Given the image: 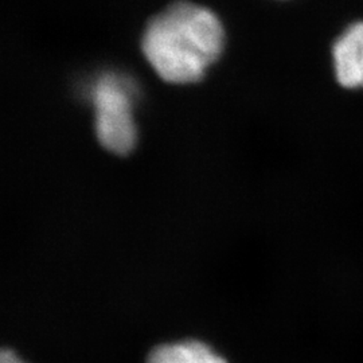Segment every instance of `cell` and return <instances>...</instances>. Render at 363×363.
Wrapping results in <instances>:
<instances>
[{
    "label": "cell",
    "mask_w": 363,
    "mask_h": 363,
    "mask_svg": "<svg viewBox=\"0 0 363 363\" xmlns=\"http://www.w3.org/2000/svg\"><path fill=\"white\" fill-rule=\"evenodd\" d=\"M0 363H25L23 361H21L13 351L3 350L1 351V355H0Z\"/></svg>",
    "instance_id": "5"
},
{
    "label": "cell",
    "mask_w": 363,
    "mask_h": 363,
    "mask_svg": "<svg viewBox=\"0 0 363 363\" xmlns=\"http://www.w3.org/2000/svg\"><path fill=\"white\" fill-rule=\"evenodd\" d=\"M148 363H228L208 346L189 340L163 345L151 352Z\"/></svg>",
    "instance_id": "4"
},
{
    "label": "cell",
    "mask_w": 363,
    "mask_h": 363,
    "mask_svg": "<svg viewBox=\"0 0 363 363\" xmlns=\"http://www.w3.org/2000/svg\"><path fill=\"white\" fill-rule=\"evenodd\" d=\"M142 48L159 77L171 84L196 82L220 57L223 28L208 9L181 1L150 22Z\"/></svg>",
    "instance_id": "1"
},
{
    "label": "cell",
    "mask_w": 363,
    "mask_h": 363,
    "mask_svg": "<svg viewBox=\"0 0 363 363\" xmlns=\"http://www.w3.org/2000/svg\"><path fill=\"white\" fill-rule=\"evenodd\" d=\"M333 57L337 84L345 89H363V22L337 38Z\"/></svg>",
    "instance_id": "3"
},
{
    "label": "cell",
    "mask_w": 363,
    "mask_h": 363,
    "mask_svg": "<svg viewBox=\"0 0 363 363\" xmlns=\"http://www.w3.org/2000/svg\"><path fill=\"white\" fill-rule=\"evenodd\" d=\"M96 109V132L100 143L115 154H128L136 143L133 91L116 74H105L91 89Z\"/></svg>",
    "instance_id": "2"
}]
</instances>
